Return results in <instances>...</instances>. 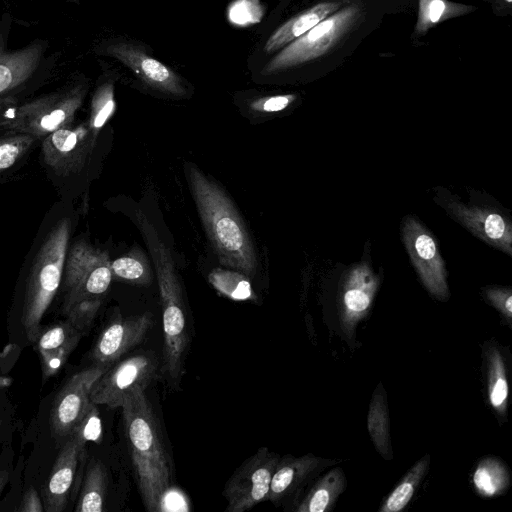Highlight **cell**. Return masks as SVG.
<instances>
[{"label": "cell", "instance_id": "cb8c5ba5", "mask_svg": "<svg viewBox=\"0 0 512 512\" xmlns=\"http://www.w3.org/2000/svg\"><path fill=\"white\" fill-rule=\"evenodd\" d=\"M106 486L107 476L103 464L92 460L86 470L82 490L74 510L76 512L103 511Z\"/></svg>", "mask_w": 512, "mask_h": 512}, {"label": "cell", "instance_id": "ab89813d", "mask_svg": "<svg viewBox=\"0 0 512 512\" xmlns=\"http://www.w3.org/2000/svg\"><path fill=\"white\" fill-rule=\"evenodd\" d=\"M505 2H507L508 4H510L512 2V0H504Z\"/></svg>", "mask_w": 512, "mask_h": 512}, {"label": "cell", "instance_id": "d590c367", "mask_svg": "<svg viewBox=\"0 0 512 512\" xmlns=\"http://www.w3.org/2000/svg\"><path fill=\"white\" fill-rule=\"evenodd\" d=\"M295 98L296 96L293 94L265 97L253 102L252 107L265 112L280 111L290 105Z\"/></svg>", "mask_w": 512, "mask_h": 512}, {"label": "cell", "instance_id": "5b68a950", "mask_svg": "<svg viewBox=\"0 0 512 512\" xmlns=\"http://www.w3.org/2000/svg\"><path fill=\"white\" fill-rule=\"evenodd\" d=\"M85 93L84 85L73 84L21 104H6L0 108V131L26 133L42 140L74 122Z\"/></svg>", "mask_w": 512, "mask_h": 512}, {"label": "cell", "instance_id": "44dd1931", "mask_svg": "<svg viewBox=\"0 0 512 512\" xmlns=\"http://www.w3.org/2000/svg\"><path fill=\"white\" fill-rule=\"evenodd\" d=\"M40 141L26 133L0 131V178L24 164Z\"/></svg>", "mask_w": 512, "mask_h": 512}, {"label": "cell", "instance_id": "9c48e42d", "mask_svg": "<svg viewBox=\"0 0 512 512\" xmlns=\"http://www.w3.org/2000/svg\"><path fill=\"white\" fill-rule=\"evenodd\" d=\"M280 456L259 448L228 479L224 488L226 512H244L267 501L273 472Z\"/></svg>", "mask_w": 512, "mask_h": 512}, {"label": "cell", "instance_id": "7c38bea8", "mask_svg": "<svg viewBox=\"0 0 512 512\" xmlns=\"http://www.w3.org/2000/svg\"><path fill=\"white\" fill-rule=\"evenodd\" d=\"M108 369L96 365L72 375L56 395L50 414L52 433L57 438L68 437L88 410L94 382Z\"/></svg>", "mask_w": 512, "mask_h": 512}, {"label": "cell", "instance_id": "83f0119b", "mask_svg": "<svg viewBox=\"0 0 512 512\" xmlns=\"http://www.w3.org/2000/svg\"><path fill=\"white\" fill-rule=\"evenodd\" d=\"M209 281L221 294L236 301L256 298L246 275L224 269H215L209 275Z\"/></svg>", "mask_w": 512, "mask_h": 512}, {"label": "cell", "instance_id": "277c9868", "mask_svg": "<svg viewBox=\"0 0 512 512\" xmlns=\"http://www.w3.org/2000/svg\"><path fill=\"white\" fill-rule=\"evenodd\" d=\"M137 221L157 271L163 322V370L171 382H177L182 376L189 344L181 287L169 253L154 227L141 212L137 213Z\"/></svg>", "mask_w": 512, "mask_h": 512}, {"label": "cell", "instance_id": "6da1fadb", "mask_svg": "<svg viewBox=\"0 0 512 512\" xmlns=\"http://www.w3.org/2000/svg\"><path fill=\"white\" fill-rule=\"evenodd\" d=\"M75 222L68 199L55 203L44 217L24 258L20 274L21 324L33 344L41 331V319L61 286Z\"/></svg>", "mask_w": 512, "mask_h": 512}, {"label": "cell", "instance_id": "8992f818", "mask_svg": "<svg viewBox=\"0 0 512 512\" xmlns=\"http://www.w3.org/2000/svg\"><path fill=\"white\" fill-rule=\"evenodd\" d=\"M364 17L358 3L344 5L309 31L287 44L262 69L266 75L302 65L333 49Z\"/></svg>", "mask_w": 512, "mask_h": 512}, {"label": "cell", "instance_id": "603a6c76", "mask_svg": "<svg viewBox=\"0 0 512 512\" xmlns=\"http://www.w3.org/2000/svg\"><path fill=\"white\" fill-rule=\"evenodd\" d=\"M473 10H475L474 6L449 0H419L415 34L424 35L437 24L468 14Z\"/></svg>", "mask_w": 512, "mask_h": 512}, {"label": "cell", "instance_id": "1f68e13d", "mask_svg": "<svg viewBox=\"0 0 512 512\" xmlns=\"http://www.w3.org/2000/svg\"><path fill=\"white\" fill-rule=\"evenodd\" d=\"M263 7L259 0H236L229 7V20L238 26H247L261 21Z\"/></svg>", "mask_w": 512, "mask_h": 512}, {"label": "cell", "instance_id": "52a82bcc", "mask_svg": "<svg viewBox=\"0 0 512 512\" xmlns=\"http://www.w3.org/2000/svg\"><path fill=\"white\" fill-rule=\"evenodd\" d=\"M90 125L72 122L40 141L41 162L54 185L66 199L70 186L84 170L94 144Z\"/></svg>", "mask_w": 512, "mask_h": 512}, {"label": "cell", "instance_id": "9a60e30c", "mask_svg": "<svg viewBox=\"0 0 512 512\" xmlns=\"http://www.w3.org/2000/svg\"><path fill=\"white\" fill-rule=\"evenodd\" d=\"M106 53L119 60L148 86L174 95L184 93L180 77L164 63L148 55L140 46L116 42L105 48Z\"/></svg>", "mask_w": 512, "mask_h": 512}, {"label": "cell", "instance_id": "e575fe53", "mask_svg": "<svg viewBox=\"0 0 512 512\" xmlns=\"http://www.w3.org/2000/svg\"><path fill=\"white\" fill-rule=\"evenodd\" d=\"M489 302L507 319L512 318V293L509 288L493 287L485 290Z\"/></svg>", "mask_w": 512, "mask_h": 512}, {"label": "cell", "instance_id": "30bf717a", "mask_svg": "<svg viewBox=\"0 0 512 512\" xmlns=\"http://www.w3.org/2000/svg\"><path fill=\"white\" fill-rule=\"evenodd\" d=\"M157 360L147 354L126 358L108 368L93 384L90 400L96 405L121 408L126 396L135 388H146L156 375Z\"/></svg>", "mask_w": 512, "mask_h": 512}, {"label": "cell", "instance_id": "3957f363", "mask_svg": "<svg viewBox=\"0 0 512 512\" xmlns=\"http://www.w3.org/2000/svg\"><path fill=\"white\" fill-rule=\"evenodd\" d=\"M189 184L205 230L220 261L254 276L257 261L249 234L229 198L197 168H187Z\"/></svg>", "mask_w": 512, "mask_h": 512}, {"label": "cell", "instance_id": "ac0fdd59", "mask_svg": "<svg viewBox=\"0 0 512 512\" xmlns=\"http://www.w3.org/2000/svg\"><path fill=\"white\" fill-rule=\"evenodd\" d=\"M53 465L49 479L44 487V510L61 512L66 508L72 487L79 456L83 450L73 438L67 437Z\"/></svg>", "mask_w": 512, "mask_h": 512}, {"label": "cell", "instance_id": "f1b7e54d", "mask_svg": "<svg viewBox=\"0 0 512 512\" xmlns=\"http://www.w3.org/2000/svg\"><path fill=\"white\" fill-rule=\"evenodd\" d=\"M82 335L80 331L65 320L40 331L34 344H36L39 354L60 348L74 350Z\"/></svg>", "mask_w": 512, "mask_h": 512}, {"label": "cell", "instance_id": "d6a6232c", "mask_svg": "<svg viewBox=\"0 0 512 512\" xmlns=\"http://www.w3.org/2000/svg\"><path fill=\"white\" fill-rule=\"evenodd\" d=\"M72 351L73 349L70 348H60L54 351L40 353V364L44 379L57 374L66 363L68 356Z\"/></svg>", "mask_w": 512, "mask_h": 512}, {"label": "cell", "instance_id": "60d3db41", "mask_svg": "<svg viewBox=\"0 0 512 512\" xmlns=\"http://www.w3.org/2000/svg\"><path fill=\"white\" fill-rule=\"evenodd\" d=\"M72 1H77V0H72Z\"/></svg>", "mask_w": 512, "mask_h": 512}, {"label": "cell", "instance_id": "836d02e7", "mask_svg": "<svg viewBox=\"0 0 512 512\" xmlns=\"http://www.w3.org/2000/svg\"><path fill=\"white\" fill-rule=\"evenodd\" d=\"M111 270L118 277L131 280L142 281L145 278L144 266L138 260L132 257H121L111 264Z\"/></svg>", "mask_w": 512, "mask_h": 512}, {"label": "cell", "instance_id": "484cf974", "mask_svg": "<svg viewBox=\"0 0 512 512\" xmlns=\"http://www.w3.org/2000/svg\"><path fill=\"white\" fill-rule=\"evenodd\" d=\"M488 394L491 406L500 416H505L508 399V381L504 359L496 347L486 351Z\"/></svg>", "mask_w": 512, "mask_h": 512}, {"label": "cell", "instance_id": "4dcf8cb0", "mask_svg": "<svg viewBox=\"0 0 512 512\" xmlns=\"http://www.w3.org/2000/svg\"><path fill=\"white\" fill-rule=\"evenodd\" d=\"M114 107L113 85L106 82L97 89L94 95L90 127L94 130L101 128L112 114Z\"/></svg>", "mask_w": 512, "mask_h": 512}, {"label": "cell", "instance_id": "ba28073f", "mask_svg": "<svg viewBox=\"0 0 512 512\" xmlns=\"http://www.w3.org/2000/svg\"><path fill=\"white\" fill-rule=\"evenodd\" d=\"M112 279L104 253L76 240L67 250L61 285L65 291L62 313L86 301L101 300Z\"/></svg>", "mask_w": 512, "mask_h": 512}, {"label": "cell", "instance_id": "f546056e", "mask_svg": "<svg viewBox=\"0 0 512 512\" xmlns=\"http://www.w3.org/2000/svg\"><path fill=\"white\" fill-rule=\"evenodd\" d=\"M69 436L74 439L81 450L85 448L87 442H101L102 423L96 404L93 402L90 404L88 410L73 428Z\"/></svg>", "mask_w": 512, "mask_h": 512}, {"label": "cell", "instance_id": "7402d4cb", "mask_svg": "<svg viewBox=\"0 0 512 512\" xmlns=\"http://www.w3.org/2000/svg\"><path fill=\"white\" fill-rule=\"evenodd\" d=\"M368 430L378 452L385 459L392 458L386 393L381 383L375 389L368 413Z\"/></svg>", "mask_w": 512, "mask_h": 512}, {"label": "cell", "instance_id": "4fadbf2b", "mask_svg": "<svg viewBox=\"0 0 512 512\" xmlns=\"http://www.w3.org/2000/svg\"><path fill=\"white\" fill-rule=\"evenodd\" d=\"M440 203L475 236L512 256V227L499 212L487 207L467 206L447 197Z\"/></svg>", "mask_w": 512, "mask_h": 512}, {"label": "cell", "instance_id": "8fae6325", "mask_svg": "<svg viewBox=\"0 0 512 512\" xmlns=\"http://www.w3.org/2000/svg\"><path fill=\"white\" fill-rule=\"evenodd\" d=\"M402 232L405 247L423 285L437 299H447V271L434 237L411 216L404 219Z\"/></svg>", "mask_w": 512, "mask_h": 512}, {"label": "cell", "instance_id": "ffe728a7", "mask_svg": "<svg viewBox=\"0 0 512 512\" xmlns=\"http://www.w3.org/2000/svg\"><path fill=\"white\" fill-rule=\"evenodd\" d=\"M347 480L339 467L320 476L298 502L296 512H325L331 510L345 490Z\"/></svg>", "mask_w": 512, "mask_h": 512}, {"label": "cell", "instance_id": "d6986e66", "mask_svg": "<svg viewBox=\"0 0 512 512\" xmlns=\"http://www.w3.org/2000/svg\"><path fill=\"white\" fill-rule=\"evenodd\" d=\"M345 0L320 2L309 9L297 14L279 28L267 39L264 51L273 53L294 41L322 20L338 11L345 4Z\"/></svg>", "mask_w": 512, "mask_h": 512}, {"label": "cell", "instance_id": "d4e9b609", "mask_svg": "<svg viewBox=\"0 0 512 512\" xmlns=\"http://www.w3.org/2000/svg\"><path fill=\"white\" fill-rule=\"evenodd\" d=\"M429 464L430 456L428 454L418 460L389 494L379 512H398L404 509L413 497L420 481L426 475Z\"/></svg>", "mask_w": 512, "mask_h": 512}, {"label": "cell", "instance_id": "2e32d148", "mask_svg": "<svg viewBox=\"0 0 512 512\" xmlns=\"http://www.w3.org/2000/svg\"><path fill=\"white\" fill-rule=\"evenodd\" d=\"M336 460L324 459L313 454L300 457L286 455L279 458L273 472L267 501L279 505L299 492L326 467Z\"/></svg>", "mask_w": 512, "mask_h": 512}, {"label": "cell", "instance_id": "5bb4252c", "mask_svg": "<svg viewBox=\"0 0 512 512\" xmlns=\"http://www.w3.org/2000/svg\"><path fill=\"white\" fill-rule=\"evenodd\" d=\"M151 325L149 313L115 319L99 335L92 349L93 360L97 365L109 367L139 345Z\"/></svg>", "mask_w": 512, "mask_h": 512}, {"label": "cell", "instance_id": "e0dca14e", "mask_svg": "<svg viewBox=\"0 0 512 512\" xmlns=\"http://www.w3.org/2000/svg\"><path fill=\"white\" fill-rule=\"evenodd\" d=\"M379 285V277L370 266L361 263L346 275L341 294L343 329L350 333L368 313Z\"/></svg>", "mask_w": 512, "mask_h": 512}, {"label": "cell", "instance_id": "74e56055", "mask_svg": "<svg viewBox=\"0 0 512 512\" xmlns=\"http://www.w3.org/2000/svg\"><path fill=\"white\" fill-rule=\"evenodd\" d=\"M9 481V472L7 470H0V495Z\"/></svg>", "mask_w": 512, "mask_h": 512}, {"label": "cell", "instance_id": "4316f807", "mask_svg": "<svg viewBox=\"0 0 512 512\" xmlns=\"http://www.w3.org/2000/svg\"><path fill=\"white\" fill-rule=\"evenodd\" d=\"M476 489L483 496H494L504 491L509 483L505 466L494 458L479 463L473 477Z\"/></svg>", "mask_w": 512, "mask_h": 512}, {"label": "cell", "instance_id": "f35d334b", "mask_svg": "<svg viewBox=\"0 0 512 512\" xmlns=\"http://www.w3.org/2000/svg\"><path fill=\"white\" fill-rule=\"evenodd\" d=\"M10 385V380L8 378L0 377V387Z\"/></svg>", "mask_w": 512, "mask_h": 512}, {"label": "cell", "instance_id": "7a4b0ae2", "mask_svg": "<svg viewBox=\"0 0 512 512\" xmlns=\"http://www.w3.org/2000/svg\"><path fill=\"white\" fill-rule=\"evenodd\" d=\"M145 388L135 387L121 407L141 498L149 512L161 510L170 468Z\"/></svg>", "mask_w": 512, "mask_h": 512}, {"label": "cell", "instance_id": "8d00e7d4", "mask_svg": "<svg viewBox=\"0 0 512 512\" xmlns=\"http://www.w3.org/2000/svg\"><path fill=\"white\" fill-rule=\"evenodd\" d=\"M43 504L40 501L37 491L30 487L23 495L17 511L19 512H42Z\"/></svg>", "mask_w": 512, "mask_h": 512}]
</instances>
